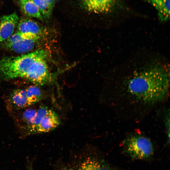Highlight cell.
<instances>
[{"instance_id": "obj_8", "label": "cell", "mask_w": 170, "mask_h": 170, "mask_svg": "<svg viewBox=\"0 0 170 170\" xmlns=\"http://www.w3.org/2000/svg\"><path fill=\"white\" fill-rule=\"evenodd\" d=\"M19 21L18 15L15 12L0 18V44L13 34Z\"/></svg>"}, {"instance_id": "obj_6", "label": "cell", "mask_w": 170, "mask_h": 170, "mask_svg": "<svg viewBox=\"0 0 170 170\" xmlns=\"http://www.w3.org/2000/svg\"><path fill=\"white\" fill-rule=\"evenodd\" d=\"M39 40L16 31L1 44L4 49L23 54L32 50Z\"/></svg>"}, {"instance_id": "obj_16", "label": "cell", "mask_w": 170, "mask_h": 170, "mask_svg": "<svg viewBox=\"0 0 170 170\" xmlns=\"http://www.w3.org/2000/svg\"><path fill=\"white\" fill-rule=\"evenodd\" d=\"M36 109L30 108L25 110L22 113L21 122L26 128L32 123L37 111Z\"/></svg>"}, {"instance_id": "obj_11", "label": "cell", "mask_w": 170, "mask_h": 170, "mask_svg": "<svg viewBox=\"0 0 170 170\" xmlns=\"http://www.w3.org/2000/svg\"><path fill=\"white\" fill-rule=\"evenodd\" d=\"M9 106L13 110H18L27 107L25 89H17L12 92L9 97Z\"/></svg>"}, {"instance_id": "obj_18", "label": "cell", "mask_w": 170, "mask_h": 170, "mask_svg": "<svg viewBox=\"0 0 170 170\" xmlns=\"http://www.w3.org/2000/svg\"><path fill=\"white\" fill-rule=\"evenodd\" d=\"M53 8L55 3V0H45Z\"/></svg>"}, {"instance_id": "obj_7", "label": "cell", "mask_w": 170, "mask_h": 170, "mask_svg": "<svg viewBox=\"0 0 170 170\" xmlns=\"http://www.w3.org/2000/svg\"><path fill=\"white\" fill-rule=\"evenodd\" d=\"M17 27V31L39 40L47 33L45 28L28 18L21 19L19 21Z\"/></svg>"}, {"instance_id": "obj_12", "label": "cell", "mask_w": 170, "mask_h": 170, "mask_svg": "<svg viewBox=\"0 0 170 170\" xmlns=\"http://www.w3.org/2000/svg\"><path fill=\"white\" fill-rule=\"evenodd\" d=\"M19 6L25 15L42 21L43 18L37 6L32 0H19Z\"/></svg>"}, {"instance_id": "obj_2", "label": "cell", "mask_w": 170, "mask_h": 170, "mask_svg": "<svg viewBox=\"0 0 170 170\" xmlns=\"http://www.w3.org/2000/svg\"><path fill=\"white\" fill-rule=\"evenodd\" d=\"M39 50L16 57H6L0 60V79L24 78L32 64L37 59L48 55Z\"/></svg>"}, {"instance_id": "obj_17", "label": "cell", "mask_w": 170, "mask_h": 170, "mask_svg": "<svg viewBox=\"0 0 170 170\" xmlns=\"http://www.w3.org/2000/svg\"><path fill=\"white\" fill-rule=\"evenodd\" d=\"M170 115L169 111H166L164 116V122L165 131L167 136V141L168 144L169 143L170 140Z\"/></svg>"}, {"instance_id": "obj_4", "label": "cell", "mask_w": 170, "mask_h": 170, "mask_svg": "<svg viewBox=\"0 0 170 170\" xmlns=\"http://www.w3.org/2000/svg\"><path fill=\"white\" fill-rule=\"evenodd\" d=\"M60 124L58 114L47 106L41 105L37 109L32 124L26 128L28 134L42 133L52 131Z\"/></svg>"}, {"instance_id": "obj_1", "label": "cell", "mask_w": 170, "mask_h": 170, "mask_svg": "<svg viewBox=\"0 0 170 170\" xmlns=\"http://www.w3.org/2000/svg\"><path fill=\"white\" fill-rule=\"evenodd\" d=\"M107 85L112 110L122 119L139 121L168 98L169 61L142 49L112 67Z\"/></svg>"}, {"instance_id": "obj_19", "label": "cell", "mask_w": 170, "mask_h": 170, "mask_svg": "<svg viewBox=\"0 0 170 170\" xmlns=\"http://www.w3.org/2000/svg\"><path fill=\"white\" fill-rule=\"evenodd\" d=\"M62 170H74L71 168H64Z\"/></svg>"}, {"instance_id": "obj_9", "label": "cell", "mask_w": 170, "mask_h": 170, "mask_svg": "<svg viewBox=\"0 0 170 170\" xmlns=\"http://www.w3.org/2000/svg\"><path fill=\"white\" fill-rule=\"evenodd\" d=\"M115 0H81L82 7L87 11L97 14L108 13L115 5Z\"/></svg>"}, {"instance_id": "obj_5", "label": "cell", "mask_w": 170, "mask_h": 170, "mask_svg": "<svg viewBox=\"0 0 170 170\" xmlns=\"http://www.w3.org/2000/svg\"><path fill=\"white\" fill-rule=\"evenodd\" d=\"M48 54L36 60L31 65L24 78L37 85H43L55 81V73H51L47 63Z\"/></svg>"}, {"instance_id": "obj_15", "label": "cell", "mask_w": 170, "mask_h": 170, "mask_svg": "<svg viewBox=\"0 0 170 170\" xmlns=\"http://www.w3.org/2000/svg\"><path fill=\"white\" fill-rule=\"evenodd\" d=\"M38 8L43 18L48 19L51 17L53 8L45 0H32Z\"/></svg>"}, {"instance_id": "obj_3", "label": "cell", "mask_w": 170, "mask_h": 170, "mask_svg": "<svg viewBox=\"0 0 170 170\" xmlns=\"http://www.w3.org/2000/svg\"><path fill=\"white\" fill-rule=\"evenodd\" d=\"M122 152L132 159L147 160L154 152L153 144L150 139L139 133H131L122 143Z\"/></svg>"}, {"instance_id": "obj_10", "label": "cell", "mask_w": 170, "mask_h": 170, "mask_svg": "<svg viewBox=\"0 0 170 170\" xmlns=\"http://www.w3.org/2000/svg\"><path fill=\"white\" fill-rule=\"evenodd\" d=\"M78 170H120L105 159L97 156H90L84 160Z\"/></svg>"}, {"instance_id": "obj_14", "label": "cell", "mask_w": 170, "mask_h": 170, "mask_svg": "<svg viewBox=\"0 0 170 170\" xmlns=\"http://www.w3.org/2000/svg\"><path fill=\"white\" fill-rule=\"evenodd\" d=\"M27 107L32 105L41 100L43 97L42 91L38 87L31 86L25 89Z\"/></svg>"}, {"instance_id": "obj_13", "label": "cell", "mask_w": 170, "mask_h": 170, "mask_svg": "<svg viewBox=\"0 0 170 170\" xmlns=\"http://www.w3.org/2000/svg\"><path fill=\"white\" fill-rule=\"evenodd\" d=\"M157 10L160 20L165 21L170 16V0H147Z\"/></svg>"}]
</instances>
